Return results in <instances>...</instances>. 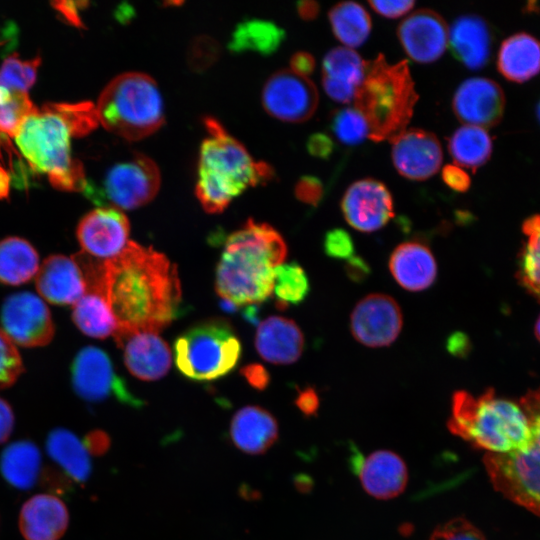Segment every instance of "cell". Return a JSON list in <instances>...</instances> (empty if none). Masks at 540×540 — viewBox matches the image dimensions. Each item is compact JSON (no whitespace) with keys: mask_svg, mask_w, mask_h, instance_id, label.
Segmentation results:
<instances>
[{"mask_svg":"<svg viewBox=\"0 0 540 540\" xmlns=\"http://www.w3.org/2000/svg\"><path fill=\"white\" fill-rule=\"evenodd\" d=\"M418 97L408 61L391 64L379 54L366 63L353 102L368 123L369 138L381 142L392 140L406 129Z\"/></svg>","mask_w":540,"mask_h":540,"instance_id":"obj_5","label":"cell"},{"mask_svg":"<svg viewBox=\"0 0 540 540\" xmlns=\"http://www.w3.org/2000/svg\"><path fill=\"white\" fill-rule=\"evenodd\" d=\"M316 67V61L312 54L298 51L290 59V70L297 75L308 77Z\"/></svg>","mask_w":540,"mask_h":540,"instance_id":"obj_51","label":"cell"},{"mask_svg":"<svg viewBox=\"0 0 540 540\" xmlns=\"http://www.w3.org/2000/svg\"><path fill=\"white\" fill-rule=\"evenodd\" d=\"M441 175L444 183L456 192H466L471 185L467 172L456 164L445 165Z\"/></svg>","mask_w":540,"mask_h":540,"instance_id":"obj_49","label":"cell"},{"mask_svg":"<svg viewBox=\"0 0 540 540\" xmlns=\"http://www.w3.org/2000/svg\"><path fill=\"white\" fill-rule=\"evenodd\" d=\"M346 272L350 279L360 281L368 276L370 269L368 263L364 259L355 255L348 260Z\"/></svg>","mask_w":540,"mask_h":540,"instance_id":"obj_58","label":"cell"},{"mask_svg":"<svg viewBox=\"0 0 540 540\" xmlns=\"http://www.w3.org/2000/svg\"><path fill=\"white\" fill-rule=\"evenodd\" d=\"M346 222L354 229L371 233L381 229L394 216L393 198L384 183L373 178L353 182L341 200Z\"/></svg>","mask_w":540,"mask_h":540,"instance_id":"obj_15","label":"cell"},{"mask_svg":"<svg viewBox=\"0 0 540 540\" xmlns=\"http://www.w3.org/2000/svg\"><path fill=\"white\" fill-rule=\"evenodd\" d=\"M10 176L8 171L0 166V199H5L9 195Z\"/></svg>","mask_w":540,"mask_h":540,"instance_id":"obj_60","label":"cell"},{"mask_svg":"<svg viewBox=\"0 0 540 540\" xmlns=\"http://www.w3.org/2000/svg\"><path fill=\"white\" fill-rule=\"evenodd\" d=\"M390 142L392 162L401 176L422 181L439 171L443 151L432 132L419 128L405 129Z\"/></svg>","mask_w":540,"mask_h":540,"instance_id":"obj_17","label":"cell"},{"mask_svg":"<svg viewBox=\"0 0 540 540\" xmlns=\"http://www.w3.org/2000/svg\"><path fill=\"white\" fill-rule=\"evenodd\" d=\"M522 231L526 241L519 256L517 278L528 293L540 302V215L527 218Z\"/></svg>","mask_w":540,"mask_h":540,"instance_id":"obj_37","label":"cell"},{"mask_svg":"<svg viewBox=\"0 0 540 540\" xmlns=\"http://www.w3.org/2000/svg\"><path fill=\"white\" fill-rule=\"evenodd\" d=\"M71 378L74 391L86 401L115 398L132 407L144 405L116 374L107 353L98 347L87 346L76 354L71 366Z\"/></svg>","mask_w":540,"mask_h":540,"instance_id":"obj_11","label":"cell"},{"mask_svg":"<svg viewBox=\"0 0 540 540\" xmlns=\"http://www.w3.org/2000/svg\"><path fill=\"white\" fill-rule=\"evenodd\" d=\"M41 453L31 441L20 440L8 445L0 457V471L13 487L26 490L35 485L41 471Z\"/></svg>","mask_w":540,"mask_h":540,"instance_id":"obj_31","label":"cell"},{"mask_svg":"<svg viewBox=\"0 0 540 540\" xmlns=\"http://www.w3.org/2000/svg\"><path fill=\"white\" fill-rule=\"evenodd\" d=\"M535 336L537 340L540 342V315L535 324Z\"/></svg>","mask_w":540,"mask_h":540,"instance_id":"obj_61","label":"cell"},{"mask_svg":"<svg viewBox=\"0 0 540 540\" xmlns=\"http://www.w3.org/2000/svg\"><path fill=\"white\" fill-rule=\"evenodd\" d=\"M68 522L66 505L51 494L31 497L23 504L19 514V529L25 540H59Z\"/></svg>","mask_w":540,"mask_h":540,"instance_id":"obj_24","label":"cell"},{"mask_svg":"<svg viewBox=\"0 0 540 540\" xmlns=\"http://www.w3.org/2000/svg\"><path fill=\"white\" fill-rule=\"evenodd\" d=\"M352 465L362 487L379 499L398 496L408 481L407 467L394 452L375 451L367 456L353 455Z\"/></svg>","mask_w":540,"mask_h":540,"instance_id":"obj_21","label":"cell"},{"mask_svg":"<svg viewBox=\"0 0 540 540\" xmlns=\"http://www.w3.org/2000/svg\"><path fill=\"white\" fill-rule=\"evenodd\" d=\"M328 19L333 34L345 47H359L370 35V15L357 2L344 1L334 5L328 13Z\"/></svg>","mask_w":540,"mask_h":540,"instance_id":"obj_34","label":"cell"},{"mask_svg":"<svg viewBox=\"0 0 540 540\" xmlns=\"http://www.w3.org/2000/svg\"><path fill=\"white\" fill-rule=\"evenodd\" d=\"M296 6L299 16L307 21L315 19L320 12V6L316 1H299Z\"/></svg>","mask_w":540,"mask_h":540,"instance_id":"obj_59","label":"cell"},{"mask_svg":"<svg viewBox=\"0 0 540 540\" xmlns=\"http://www.w3.org/2000/svg\"><path fill=\"white\" fill-rule=\"evenodd\" d=\"M40 63V57L21 59L17 53L6 56L0 62V87L28 93Z\"/></svg>","mask_w":540,"mask_h":540,"instance_id":"obj_40","label":"cell"},{"mask_svg":"<svg viewBox=\"0 0 540 540\" xmlns=\"http://www.w3.org/2000/svg\"><path fill=\"white\" fill-rule=\"evenodd\" d=\"M470 348L468 337L461 332H455L447 339V350L455 356L464 357Z\"/></svg>","mask_w":540,"mask_h":540,"instance_id":"obj_57","label":"cell"},{"mask_svg":"<svg viewBox=\"0 0 540 540\" xmlns=\"http://www.w3.org/2000/svg\"><path fill=\"white\" fill-rule=\"evenodd\" d=\"M491 33L486 21L477 15H462L454 20L448 34L453 56L470 69H479L489 60Z\"/></svg>","mask_w":540,"mask_h":540,"instance_id":"obj_27","label":"cell"},{"mask_svg":"<svg viewBox=\"0 0 540 540\" xmlns=\"http://www.w3.org/2000/svg\"><path fill=\"white\" fill-rule=\"evenodd\" d=\"M36 288L48 302L56 305H74L85 294L82 272L73 259L65 255H51L39 267Z\"/></svg>","mask_w":540,"mask_h":540,"instance_id":"obj_22","label":"cell"},{"mask_svg":"<svg viewBox=\"0 0 540 540\" xmlns=\"http://www.w3.org/2000/svg\"><path fill=\"white\" fill-rule=\"evenodd\" d=\"M53 106L69 124L74 136L86 135L99 123L95 105L91 102L56 103Z\"/></svg>","mask_w":540,"mask_h":540,"instance_id":"obj_42","label":"cell"},{"mask_svg":"<svg viewBox=\"0 0 540 540\" xmlns=\"http://www.w3.org/2000/svg\"><path fill=\"white\" fill-rule=\"evenodd\" d=\"M219 53L217 42L209 37L194 40L188 54L189 63L195 70H203L215 62Z\"/></svg>","mask_w":540,"mask_h":540,"instance_id":"obj_46","label":"cell"},{"mask_svg":"<svg viewBox=\"0 0 540 540\" xmlns=\"http://www.w3.org/2000/svg\"><path fill=\"white\" fill-rule=\"evenodd\" d=\"M389 269L402 288L413 292L429 288L437 276V263L431 250L418 241L398 245L389 258Z\"/></svg>","mask_w":540,"mask_h":540,"instance_id":"obj_26","label":"cell"},{"mask_svg":"<svg viewBox=\"0 0 540 540\" xmlns=\"http://www.w3.org/2000/svg\"><path fill=\"white\" fill-rule=\"evenodd\" d=\"M505 96L501 86L492 79L472 77L464 80L452 98V109L464 125L490 128L503 116Z\"/></svg>","mask_w":540,"mask_h":540,"instance_id":"obj_18","label":"cell"},{"mask_svg":"<svg viewBox=\"0 0 540 540\" xmlns=\"http://www.w3.org/2000/svg\"><path fill=\"white\" fill-rule=\"evenodd\" d=\"M285 39V31L271 21L246 20L238 24L232 33L228 48L232 52L255 51L271 55Z\"/></svg>","mask_w":540,"mask_h":540,"instance_id":"obj_35","label":"cell"},{"mask_svg":"<svg viewBox=\"0 0 540 540\" xmlns=\"http://www.w3.org/2000/svg\"><path fill=\"white\" fill-rule=\"evenodd\" d=\"M240 355L241 343L232 325L219 317L193 325L174 344L178 370L196 381L215 380L228 374Z\"/></svg>","mask_w":540,"mask_h":540,"instance_id":"obj_9","label":"cell"},{"mask_svg":"<svg viewBox=\"0 0 540 540\" xmlns=\"http://www.w3.org/2000/svg\"><path fill=\"white\" fill-rule=\"evenodd\" d=\"M537 116H538V118L540 120V101H539L538 106H537Z\"/></svg>","mask_w":540,"mask_h":540,"instance_id":"obj_62","label":"cell"},{"mask_svg":"<svg viewBox=\"0 0 540 540\" xmlns=\"http://www.w3.org/2000/svg\"><path fill=\"white\" fill-rule=\"evenodd\" d=\"M84 443L90 454L99 455L106 451L110 441L106 433L102 431H93L86 436Z\"/></svg>","mask_w":540,"mask_h":540,"instance_id":"obj_56","label":"cell"},{"mask_svg":"<svg viewBox=\"0 0 540 540\" xmlns=\"http://www.w3.org/2000/svg\"><path fill=\"white\" fill-rule=\"evenodd\" d=\"M323 249L327 256L335 259L349 260L355 256L353 239L347 231L341 228H334L326 232Z\"/></svg>","mask_w":540,"mask_h":540,"instance_id":"obj_45","label":"cell"},{"mask_svg":"<svg viewBox=\"0 0 540 540\" xmlns=\"http://www.w3.org/2000/svg\"><path fill=\"white\" fill-rule=\"evenodd\" d=\"M129 220L119 209L100 207L79 222L77 239L85 253L102 260L116 257L128 244Z\"/></svg>","mask_w":540,"mask_h":540,"instance_id":"obj_16","label":"cell"},{"mask_svg":"<svg viewBox=\"0 0 540 540\" xmlns=\"http://www.w3.org/2000/svg\"><path fill=\"white\" fill-rule=\"evenodd\" d=\"M366 63L354 49L341 46L329 50L322 61V86L326 94L338 103L353 101L364 79Z\"/></svg>","mask_w":540,"mask_h":540,"instance_id":"obj_23","label":"cell"},{"mask_svg":"<svg viewBox=\"0 0 540 540\" xmlns=\"http://www.w3.org/2000/svg\"><path fill=\"white\" fill-rule=\"evenodd\" d=\"M46 450L51 460L76 483L86 481L91 473L90 452L84 441L73 432L56 428L46 440Z\"/></svg>","mask_w":540,"mask_h":540,"instance_id":"obj_30","label":"cell"},{"mask_svg":"<svg viewBox=\"0 0 540 540\" xmlns=\"http://www.w3.org/2000/svg\"><path fill=\"white\" fill-rule=\"evenodd\" d=\"M519 405L529 424L528 444L520 451L486 453L483 462L498 492L540 516V387L522 396Z\"/></svg>","mask_w":540,"mask_h":540,"instance_id":"obj_8","label":"cell"},{"mask_svg":"<svg viewBox=\"0 0 540 540\" xmlns=\"http://www.w3.org/2000/svg\"><path fill=\"white\" fill-rule=\"evenodd\" d=\"M255 346L264 360L274 364H291L302 355L304 335L293 320L271 316L259 324Z\"/></svg>","mask_w":540,"mask_h":540,"instance_id":"obj_25","label":"cell"},{"mask_svg":"<svg viewBox=\"0 0 540 540\" xmlns=\"http://www.w3.org/2000/svg\"><path fill=\"white\" fill-rule=\"evenodd\" d=\"M36 110L28 93L0 87V138L15 137L24 120Z\"/></svg>","mask_w":540,"mask_h":540,"instance_id":"obj_39","label":"cell"},{"mask_svg":"<svg viewBox=\"0 0 540 540\" xmlns=\"http://www.w3.org/2000/svg\"><path fill=\"white\" fill-rule=\"evenodd\" d=\"M230 436L241 451L258 455L266 452L277 440L278 424L267 410L259 406H246L234 414Z\"/></svg>","mask_w":540,"mask_h":540,"instance_id":"obj_28","label":"cell"},{"mask_svg":"<svg viewBox=\"0 0 540 540\" xmlns=\"http://www.w3.org/2000/svg\"><path fill=\"white\" fill-rule=\"evenodd\" d=\"M208 137L200 147L196 196L208 213H220L247 188L274 176L265 162H255L245 147L213 118L205 119Z\"/></svg>","mask_w":540,"mask_h":540,"instance_id":"obj_3","label":"cell"},{"mask_svg":"<svg viewBox=\"0 0 540 540\" xmlns=\"http://www.w3.org/2000/svg\"><path fill=\"white\" fill-rule=\"evenodd\" d=\"M306 149L311 156L326 160L333 154L335 143L329 135L316 132L307 139Z\"/></svg>","mask_w":540,"mask_h":540,"instance_id":"obj_50","label":"cell"},{"mask_svg":"<svg viewBox=\"0 0 540 540\" xmlns=\"http://www.w3.org/2000/svg\"><path fill=\"white\" fill-rule=\"evenodd\" d=\"M448 428L490 454L520 451L530 440L528 420L520 405L497 397L491 388L478 397L455 392Z\"/></svg>","mask_w":540,"mask_h":540,"instance_id":"obj_4","label":"cell"},{"mask_svg":"<svg viewBox=\"0 0 540 540\" xmlns=\"http://www.w3.org/2000/svg\"><path fill=\"white\" fill-rule=\"evenodd\" d=\"M160 187V171L148 156L133 153L110 167L100 186L86 184L84 192L97 205L135 209L150 202Z\"/></svg>","mask_w":540,"mask_h":540,"instance_id":"obj_10","label":"cell"},{"mask_svg":"<svg viewBox=\"0 0 540 540\" xmlns=\"http://www.w3.org/2000/svg\"><path fill=\"white\" fill-rule=\"evenodd\" d=\"M83 2H69V1H59L52 2V5L56 11L63 16L64 20L76 27H83V22L80 18V5Z\"/></svg>","mask_w":540,"mask_h":540,"instance_id":"obj_53","label":"cell"},{"mask_svg":"<svg viewBox=\"0 0 540 540\" xmlns=\"http://www.w3.org/2000/svg\"><path fill=\"white\" fill-rule=\"evenodd\" d=\"M369 5L379 15L386 18H399L407 14L415 5L412 0L377 1L370 0Z\"/></svg>","mask_w":540,"mask_h":540,"instance_id":"obj_48","label":"cell"},{"mask_svg":"<svg viewBox=\"0 0 540 540\" xmlns=\"http://www.w3.org/2000/svg\"><path fill=\"white\" fill-rule=\"evenodd\" d=\"M123 349L124 363L135 377L154 381L167 374L171 367L172 354L168 344L153 332L114 334Z\"/></svg>","mask_w":540,"mask_h":540,"instance_id":"obj_20","label":"cell"},{"mask_svg":"<svg viewBox=\"0 0 540 540\" xmlns=\"http://www.w3.org/2000/svg\"><path fill=\"white\" fill-rule=\"evenodd\" d=\"M241 374L256 389L263 390L270 381L267 370L260 364H250L241 369Z\"/></svg>","mask_w":540,"mask_h":540,"instance_id":"obj_52","label":"cell"},{"mask_svg":"<svg viewBox=\"0 0 540 540\" xmlns=\"http://www.w3.org/2000/svg\"><path fill=\"white\" fill-rule=\"evenodd\" d=\"M4 333L14 344L22 347H41L52 340L54 323L48 306L31 292L8 296L1 307Z\"/></svg>","mask_w":540,"mask_h":540,"instance_id":"obj_12","label":"cell"},{"mask_svg":"<svg viewBox=\"0 0 540 540\" xmlns=\"http://www.w3.org/2000/svg\"><path fill=\"white\" fill-rule=\"evenodd\" d=\"M286 256L279 232L249 219L225 241L216 269L217 293L234 305L267 300L274 289V269Z\"/></svg>","mask_w":540,"mask_h":540,"instance_id":"obj_2","label":"cell"},{"mask_svg":"<svg viewBox=\"0 0 540 540\" xmlns=\"http://www.w3.org/2000/svg\"><path fill=\"white\" fill-rule=\"evenodd\" d=\"M95 108L105 129L130 141L149 136L164 122L161 93L154 79L144 73L126 72L113 78Z\"/></svg>","mask_w":540,"mask_h":540,"instance_id":"obj_7","label":"cell"},{"mask_svg":"<svg viewBox=\"0 0 540 540\" xmlns=\"http://www.w3.org/2000/svg\"><path fill=\"white\" fill-rule=\"evenodd\" d=\"M274 294L280 309L300 304L308 295L310 286L304 269L297 263H282L274 269Z\"/></svg>","mask_w":540,"mask_h":540,"instance_id":"obj_38","label":"cell"},{"mask_svg":"<svg viewBox=\"0 0 540 540\" xmlns=\"http://www.w3.org/2000/svg\"><path fill=\"white\" fill-rule=\"evenodd\" d=\"M105 294L116 321L114 334H158L180 313L176 265L164 254L133 241L116 257L105 260Z\"/></svg>","mask_w":540,"mask_h":540,"instance_id":"obj_1","label":"cell"},{"mask_svg":"<svg viewBox=\"0 0 540 540\" xmlns=\"http://www.w3.org/2000/svg\"><path fill=\"white\" fill-rule=\"evenodd\" d=\"M497 68L510 81L530 79L540 72V41L524 32L509 36L500 46Z\"/></svg>","mask_w":540,"mask_h":540,"instance_id":"obj_29","label":"cell"},{"mask_svg":"<svg viewBox=\"0 0 540 540\" xmlns=\"http://www.w3.org/2000/svg\"><path fill=\"white\" fill-rule=\"evenodd\" d=\"M73 131L53 104L30 114L15 140L30 167L46 173L50 183L63 191H84L87 180L82 163L71 155Z\"/></svg>","mask_w":540,"mask_h":540,"instance_id":"obj_6","label":"cell"},{"mask_svg":"<svg viewBox=\"0 0 540 540\" xmlns=\"http://www.w3.org/2000/svg\"><path fill=\"white\" fill-rule=\"evenodd\" d=\"M39 269V256L26 239L11 236L0 241V282L21 285L29 282Z\"/></svg>","mask_w":540,"mask_h":540,"instance_id":"obj_33","label":"cell"},{"mask_svg":"<svg viewBox=\"0 0 540 540\" xmlns=\"http://www.w3.org/2000/svg\"><path fill=\"white\" fill-rule=\"evenodd\" d=\"M14 426V413L11 406L0 397V444L11 435Z\"/></svg>","mask_w":540,"mask_h":540,"instance_id":"obj_54","label":"cell"},{"mask_svg":"<svg viewBox=\"0 0 540 540\" xmlns=\"http://www.w3.org/2000/svg\"><path fill=\"white\" fill-rule=\"evenodd\" d=\"M403 325L398 303L389 295L373 293L362 298L350 317L353 337L368 347H384L392 344Z\"/></svg>","mask_w":540,"mask_h":540,"instance_id":"obj_14","label":"cell"},{"mask_svg":"<svg viewBox=\"0 0 540 540\" xmlns=\"http://www.w3.org/2000/svg\"><path fill=\"white\" fill-rule=\"evenodd\" d=\"M329 126L336 138L346 145L360 144L370 135L365 117L355 107H344L334 111Z\"/></svg>","mask_w":540,"mask_h":540,"instance_id":"obj_41","label":"cell"},{"mask_svg":"<svg viewBox=\"0 0 540 540\" xmlns=\"http://www.w3.org/2000/svg\"><path fill=\"white\" fill-rule=\"evenodd\" d=\"M430 540H486L484 534L464 518H455L437 527Z\"/></svg>","mask_w":540,"mask_h":540,"instance_id":"obj_44","label":"cell"},{"mask_svg":"<svg viewBox=\"0 0 540 540\" xmlns=\"http://www.w3.org/2000/svg\"><path fill=\"white\" fill-rule=\"evenodd\" d=\"M23 370L22 359L15 344L0 329V389L13 385Z\"/></svg>","mask_w":540,"mask_h":540,"instance_id":"obj_43","label":"cell"},{"mask_svg":"<svg viewBox=\"0 0 540 540\" xmlns=\"http://www.w3.org/2000/svg\"><path fill=\"white\" fill-rule=\"evenodd\" d=\"M319 95L308 78L282 69L272 74L262 91V104L274 118L291 123L307 121L315 113Z\"/></svg>","mask_w":540,"mask_h":540,"instance_id":"obj_13","label":"cell"},{"mask_svg":"<svg viewBox=\"0 0 540 540\" xmlns=\"http://www.w3.org/2000/svg\"><path fill=\"white\" fill-rule=\"evenodd\" d=\"M448 34L445 20L431 9L414 11L397 28V36L405 53L420 64L432 63L444 54Z\"/></svg>","mask_w":540,"mask_h":540,"instance_id":"obj_19","label":"cell"},{"mask_svg":"<svg viewBox=\"0 0 540 540\" xmlns=\"http://www.w3.org/2000/svg\"><path fill=\"white\" fill-rule=\"evenodd\" d=\"M72 319L87 336L104 339L116 331V321L108 305L105 288H87L73 305Z\"/></svg>","mask_w":540,"mask_h":540,"instance_id":"obj_32","label":"cell"},{"mask_svg":"<svg viewBox=\"0 0 540 540\" xmlns=\"http://www.w3.org/2000/svg\"><path fill=\"white\" fill-rule=\"evenodd\" d=\"M448 150L456 165L475 171L489 160L492 140L484 128L463 125L449 137Z\"/></svg>","mask_w":540,"mask_h":540,"instance_id":"obj_36","label":"cell"},{"mask_svg":"<svg viewBox=\"0 0 540 540\" xmlns=\"http://www.w3.org/2000/svg\"><path fill=\"white\" fill-rule=\"evenodd\" d=\"M296 405L304 414L312 415L319 407V398L312 388H306L299 393Z\"/></svg>","mask_w":540,"mask_h":540,"instance_id":"obj_55","label":"cell"},{"mask_svg":"<svg viewBox=\"0 0 540 540\" xmlns=\"http://www.w3.org/2000/svg\"><path fill=\"white\" fill-rule=\"evenodd\" d=\"M294 192L299 201L316 207L324 197V185L318 177L305 175L297 181Z\"/></svg>","mask_w":540,"mask_h":540,"instance_id":"obj_47","label":"cell"}]
</instances>
